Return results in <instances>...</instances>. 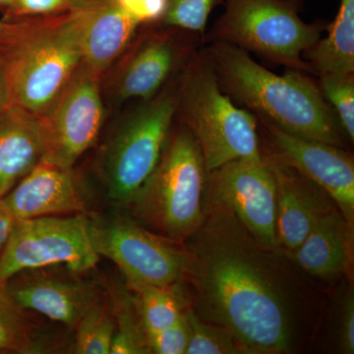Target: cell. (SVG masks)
<instances>
[{
    "mask_svg": "<svg viewBox=\"0 0 354 354\" xmlns=\"http://www.w3.org/2000/svg\"><path fill=\"white\" fill-rule=\"evenodd\" d=\"M184 242L199 318L230 330L245 353L295 351L304 293L286 252L261 245L232 212L206 200Z\"/></svg>",
    "mask_w": 354,
    "mask_h": 354,
    "instance_id": "1",
    "label": "cell"
},
{
    "mask_svg": "<svg viewBox=\"0 0 354 354\" xmlns=\"http://www.w3.org/2000/svg\"><path fill=\"white\" fill-rule=\"evenodd\" d=\"M203 50L221 90L235 104L279 129L342 148L346 134L312 75L295 69L279 75L223 41L205 44Z\"/></svg>",
    "mask_w": 354,
    "mask_h": 354,
    "instance_id": "2",
    "label": "cell"
},
{
    "mask_svg": "<svg viewBox=\"0 0 354 354\" xmlns=\"http://www.w3.org/2000/svg\"><path fill=\"white\" fill-rule=\"evenodd\" d=\"M176 114L197 142L207 171L232 160H262L257 118L223 92L203 46L179 73Z\"/></svg>",
    "mask_w": 354,
    "mask_h": 354,
    "instance_id": "3",
    "label": "cell"
},
{
    "mask_svg": "<svg viewBox=\"0 0 354 354\" xmlns=\"http://www.w3.org/2000/svg\"><path fill=\"white\" fill-rule=\"evenodd\" d=\"M207 176L201 150L180 122L152 176L128 206L147 230L180 243L201 225Z\"/></svg>",
    "mask_w": 354,
    "mask_h": 354,
    "instance_id": "4",
    "label": "cell"
},
{
    "mask_svg": "<svg viewBox=\"0 0 354 354\" xmlns=\"http://www.w3.org/2000/svg\"><path fill=\"white\" fill-rule=\"evenodd\" d=\"M81 65L82 53L72 10L28 18L8 53L12 104L41 118Z\"/></svg>",
    "mask_w": 354,
    "mask_h": 354,
    "instance_id": "5",
    "label": "cell"
},
{
    "mask_svg": "<svg viewBox=\"0 0 354 354\" xmlns=\"http://www.w3.org/2000/svg\"><path fill=\"white\" fill-rule=\"evenodd\" d=\"M306 2L225 0V11L207 30L204 44L214 41L234 44L272 64L312 75L304 55L322 38L328 22H304L300 13Z\"/></svg>",
    "mask_w": 354,
    "mask_h": 354,
    "instance_id": "6",
    "label": "cell"
},
{
    "mask_svg": "<svg viewBox=\"0 0 354 354\" xmlns=\"http://www.w3.org/2000/svg\"><path fill=\"white\" fill-rule=\"evenodd\" d=\"M177 85L167 83L155 97L141 101L114 133L104 160L106 194L127 206L160 162L177 115Z\"/></svg>",
    "mask_w": 354,
    "mask_h": 354,
    "instance_id": "7",
    "label": "cell"
},
{
    "mask_svg": "<svg viewBox=\"0 0 354 354\" xmlns=\"http://www.w3.org/2000/svg\"><path fill=\"white\" fill-rule=\"evenodd\" d=\"M99 260L88 216L84 213L18 220L0 255V281L8 283L20 272L53 265L86 272Z\"/></svg>",
    "mask_w": 354,
    "mask_h": 354,
    "instance_id": "8",
    "label": "cell"
},
{
    "mask_svg": "<svg viewBox=\"0 0 354 354\" xmlns=\"http://www.w3.org/2000/svg\"><path fill=\"white\" fill-rule=\"evenodd\" d=\"M93 245L120 268L127 281L171 286L187 277L188 254L125 216H90Z\"/></svg>",
    "mask_w": 354,
    "mask_h": 354,
    "instance_id": "9",
    "label": "cell"
},
{
    "mask_svg": "<svg viewBox=\"0 0 354 354\" xmlns=\"http://www.w3.org/2000/svg\"><path fill=\"white\" fill-rule=\"evenodd\" d=\"M205 200L232 212L261 245L279 249L276 180L264 155L259 160H232L208 172Z\"/></svg>",
    "mask_w": 354,
    "mask_h": 354,
    "instance_id": "10",
    "label": "cell"
},
{
    "mask_svg": "<svg viewBox=\"0 0 354 354\" xmlns=\"http://www.w3.org/2000/svg\"><path fill=\"white\" fill-rule=\"evenodd\" d=\"M99 77L81 65L68 85L41 116L46 132L44 162L64 169L95 143L104 122Z\"/></svg>",
    "mask_w": 354,
    "mask_h": 354,
    "instance_id": "11",
    "label": "cell"
},
{
    "mask_svg": "<svg viewBox=\"0 0 354 354\" xmlns=\"http://www.w3.org/2000/svg\"><path fill=\"white\" fill-rule=\"evenodd\" d=\"M269 142L270 155L297 169L322 188L346 221L354 223V162L342 147L304 138L257 118Z\"/></svg>",
    "mask_w": 354,
    "mask_h": 354,
    "instance_id": "12",
    "label": "cell"
},
{
    "mask_svg": "<svg viewBox=\"0 0 354 354\" xmlns=\"http://www.w3.org/2000/svg\"><path fill=\"white\" fill-rule=\"evenodd\" d=\"M158 26L160 29L139 39L125 60L116 80L121 100L147 101L155 97L204 46L201 34Z\"/></svg>",
    "mask_w": 354,
    "mask_h": 354,
    "instance_id": "13",
    "label": "cell"
},
{
    "mask_svg": "<svg viewBox=\"0 0 354 354\" xmlns=\"http://www.w3.org/2000/svg\"><path fill=\"white\" fill-rule=\"evenodd\" d=\"M277 186L276 234L279 249L292 253L317 221L337 207L332 198L297 169L263 152Z\"/></svg>",
    "mask_w": 354,
    "mask_h": 354,
    "instance_id": "14",
    "label": "cell"
},
{
    "mask_svg": "<svg viewBox=\"0 0 354 354\" xmlns=\"http://www.w3.org/2000/svg\"><path fill=\"white\" fill-rule=\"evenodd\" d=\"M88 201L72 169L41 160L0 199V205L18 221L82 214Z\"/></svg>",
    "mask_w": 354,
    "mask_h": 354,
    "instance_id": "15",
    "label": "cell"
},
{
    "mask_svg": "<svg viewBox=\"0 0 354 354\" xmlns=\"http://www.w3.org/2000/svg\"><path fill=\"white\" fill-rule=\"evenodd\" d=\"M72 12L82 65L97 77L127 50L141 26L115 0H80Z\"/></svg>",
    "mask_w": 354,
    "mask_h": 354,
    "instance_id": "16",
    "label": "cell"
},
{
    "mask_svg": "<svg viewBox=\"0 0 354 354\" xmlns=\"http://www.w3.org/2000/svg\"><path fill=\"white\" fill-rule=\"evenodd\" d=\"M46 150L39 116L14 104L0 113V199L44 160Z\"/></svg>",
    "mask_w": 354,
    "mask_h": 354,
    "instance_id": "17",
    "label": "cell"
},
{
    "mask_svg": "<svg viewBox=\"0 0 354 354\" xmlns=\"http://www.w3.org/2000/svg\"><path fill=\"white\" fill-rule=\"evenodd\" d=\"M353 244V227L335 207L317 221L302 243L288 256L309 276L334 279L348 271Z\"/></svg>",
    "mask_w": 354,
    "mask_h": 354,
    "instance_id": "18",
    "label": "cell"
},
{
    "mask_svg": "<svg viewBox=\"0 0 354 354\" xmlns=\"http://www.w3.org/2000/svg\"><path fill=\"white\" fill-rule=\"evenodd\" d=\"M7 285L23 309L37 312L71 329H75L101 297L97 286L85 281L39 278L19 285Z\"/></svg>",
    "mask_w": 354,
    "mask_h": 354,
    "instance_id": "19",
    "label": "cell"
},
{
    "mask_svg": "<svg viewBox=\"0 0 354 354\" xmlns=\"http://www.w3.org/2000/svg\"><path fill=\"white\" fill-rule=\"evenodd\" d=\"M325 32L304 58L312 75L354 73V0H341L334 21L328 22Z\"/></svg>",
    "mask_w": 354,
    "mask_h": 354,
    "instance_id": "20",
    "label": "cell"
},
{
    "mask_svg": "<svg viewBox=\"0 0 354 354\" xmlns=\"http://www.w3.org/2000/svg\"><path fill=\"white\" fill-rule=\"evenodd\" d=\"M127 283L134 295L148 337L169 327L189 308L180 283L171 286Z\"/></svg>",
    "mask_w": 354,
    "mask_h": 354,
    "instance_id": "21",
    "label": "cell"
},
{
    "mask_svg": "<svg viewBox=\"0 0 354 354\" xmlns=\"http://www.w3.org/2000/svg\"><path fill=\"white\" fill-rule=\"evenodd\" d=\"M108 299L115 327L111 353H151L148 335L132 291L128 286H111Z\"/></svg>",
    "mask_w": 354,
    "mask_h": 354,
    "instance_id": "22",
    "label": "cell"
},
{
    "mask_svg": "<svg viewBox=\"0 0 354 354\" xmlns=\"http://www.w3.org/2000/svg\"><path fill=\"white\" fill-rule=\"evenodd\" d=\"M114 321L109 299L99 300L81 319L75 328L74 353L80 354L111 353L114 335Z\"/></svg>",
    "mask_w": 354,
    "mask_h": 354,
    "instance_id": "23",
    "label": "cell"
},
{
    "mask_svg": "<svg viewBox=\"0 0 354 354\" xmlns=\"http://www.w3.org/2000/svg\"><path fill=\"white\" fill-rule=\"evenodd\" d=\"M24 309L14 299L6 281H0V351L18 353H38L26 320Z\"/></svg>",
    "mask_w": 354,
    "mask_h": 354,
    "instance_id": "24",
    "label": "cell"
},
{
    "mask_svg": "<svg viewBox=\"0 0 354 354\" xmlns=\"http://www.w3.org/2000/svg\"><path fill=\"white\" fill-rule=\"evenodd\" d=\"M190 339L186 354L245 353L234 335L225 327L202 320L193 310L188 309Z\"/></svg>",
    "mask_w": 354,
    "mask_h": 354,
    "instance_id": "25",
    "label": "cell"
},
{
    "mask_svg": "<svg viewBox=\"0 0 354 354\" xmlns=\"http://www.w3.org/2000/svg\"><path fill=\"white\" fill-rule=\"evenodd\" d=\"M321 92L334 109L344 134L354 141V73H328L317 77Z\"/></svg>",
    "mask_w": 354,
    "mask_h": 354,
    "instance_id": "26",
    "label": "cell"
},
{
    "mask_svg": "<svg viewBox=\"0 0 354 354\" xmlns=\"http://www.w3.org/2000/svg\"><path fill=\"white\" fill-rule=\"evenodd\" d=\"M225 0H167V10L158 25L179 28L205 36L214 9Z\"/></svg>",
    "mask_w": 354,
    "mask_h": 354,
    "instance_id": "27",
    "label": "cell"
},
{
    "mask_svg": "<svg viewBox=\"0 0 354 354\" xmlns=\"http://www.w3.org/2000/svg\"><path fill=\"white\" fill-rule=\"evenodd\" d=\"M187 311L169 327L149 335L148 342L151 353L184 354L186 353L190 339V325Z\"/></svg>",
    "mask_w": 354,
    "mask_h": 354,
    "instance_id": "28",
    "label": "cell"
},
{
    "mask_svg": "<svg viewBox=\"0 0 354 354\" xmlns=\"http://www.w3.org/2000/svg\"><path fill=\"white\" fill-rule=\"evenodd\" d=\"M79 2L80 0H14L4 12L8 20L46 17L72 10Z\"/></svg>",
    "mask_w": 354,
    "mask_h": 354,
    "instance_id": "29",
    "label": "cell"
},
{
    "mask_svg": "<svg viewBox=\"0 0 354 354\" xmlns=\"http://www.w3.org/2000/svg\"><path fill=\"white\" fill-rule=\"evenodd\" d=\"M337 314V344L342 353H354V293L346 291Z\"/></svg>",
    "mask_w": 354,
    "mask_h": 354,
    "instance_id": "30",
    "label": "cell"
},
{
    "mask_svg": "<svg viewBox=\"0 0 354 354\" xmlns=\"http://www.w3.org/2000/svg\"><path fill=\"white\" fill-rule=\"evenodd\" d=\"M140 25L158 24L167 10V0H115Z\"/></svg>",
    "mask_w": 354,
    "mask_h": 354,
    "instance_id": "31",
    "label": "cell"
},
{
    "mask_svg": "<svg viewBox=\"0 0 354 354\" xmlns=\"http://www.w3.org/2000/svg\"><path fill=\"white\" fill-rule=\"evenodd\" d=\"M26 20H0V51H8L25 27Z\"/></svg>",
    "mask_w": 354,
    "mask_h": 354,
    "instance_id": "32",
    "label": "cell"
},
{
    "mask_svg": "<svg viewBox=\"0 0 354 354\" xmlns=\"http://www.w3.org/2000/svg\"><path fill=\"white\" fill-rule=\"evenodd\" d=\"M9 50L0 51V113L12 104L8 74Z\"/></svg>",
    "mask_w": 354,
    "mask_h": 354,
    "instance_id": "33",
    "label": "cell"
},
{
    "mask_svg": "<svg viewBox=\"0 0 354 354\" xmlns=\"http://www.w3.org/2000/svg\"><path fill=\"white\" fill-rule=\"evenodd\" d=\"M15 221V218L0 205V255L10 236Z\"/></svg>",
    "mask_w": 354,
    "mask_h": 354,
    "instance_id": "34",
    "label": "cell"
},
{
    "mask_svg": "<svg viewBox=\"0 0 354 354\" xmlns=\"http://www.w3.org/2000/svg\"><path fill=\"white\" fill-rule=\"evenodd\" d=\"M14 0H0V8L3 9L4 11L8 9L13 3Z\"/></svg>",
    "mask_w": 354,
    "mask_h": 354,
    "instance_id": "35",
    "label": "cell"
}]
</instances>
